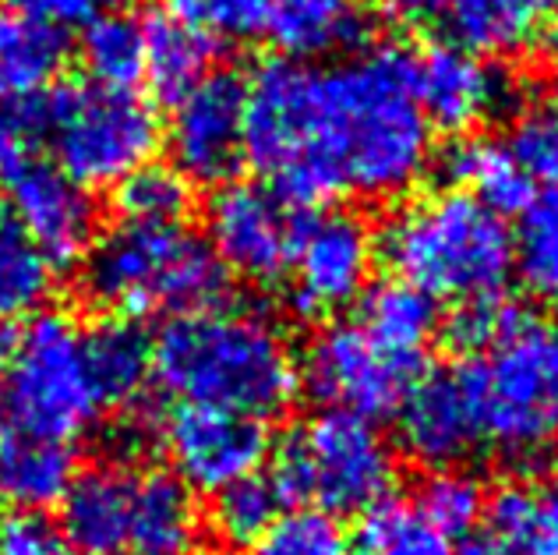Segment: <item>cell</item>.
<instances>
[{
	"instance_id": "obj_1",
	"label": "cell",
	"mask_w": 558,
	"mask_h": 555,
	"mask_svg": "<svg viewBox=\"0 0 558 555\" xmlns=\"http://www.w3.org/2000/svg\"><path fill=\"white\" fill-rule=\"evenodd\" d=\"M432 156V128L410 89V50L386 43L322 68L312 159L269 178V192L293 216L343 195L389 202L414 192Z\"/></svg>"
},
{
	"instance_id": "obj_2",
	"label": "cell",
	"mask_w": 558,
	"mask_h": 555,
	"mask_svg": "<svg viewBox=\"0 0 558 555\" xmlns=\"http://www.w3.org/2000/svg\"><path fill=\"white\" fill-rule=\"evenodd\" d=\"M153 383L187 407L272 421L298 400V354L266 312L173 315L153 340Z\"/></svg>"
},
{
	"instance_id": "obj_3",
	"label": "cell",
	"mask_w": 558,
	"mask_h": 555,
	"mask_svg": "<svg viewBox=\"0 0 558 555\" xmlns=\"http://www.w3.org/2000/svg\"><path fill=\"white\" fill-rule=\"evenodd\" d=\"M378 255L396 280L417 287L435 304L502 298L512 280V227L466 192L407 198L378 233Z\"/></svg>"
},
{
	"instance_id": "obj_4",
	"label": "cell",
	"mask_w": 558,
	"mask_h": 555,
	"mask_svg": "<svg viewBox=\"0 0 558 555\" xmlns=\"http://www.w3.org/2000/svg\"><path fill=\"white\" fill-rule=\"evenodd\" d=\"M223 262L202 233L184 224L142 227L117 224L99 233L82 258V287L102 312L121 318L191 315L223 309L230 301Z\"/></svg>"
},
{
	"instance_id": "obj_5",
	"label": "cell",
	"mask_w": 558,
	"mask_h": 555,
	"mask_svg": "<svg viewBox=\"0 0 558 555\" xmlns=\"http://www.w3.org/2000/svg\"><path fill=\"white\" fill-rule=\"evenodd\" d=\"M96 397L85 329L61 312L0 326V429L75 446L96 429Z\"/></svg>"
},
{
	"instance_id": "obj_6",
	"label": "cell",
	"mask_w": 558,
	"mask_h": 555,
	"mask_svg": "<svg viewBox=\"0 0 558 555\" xmlns=\"http://www.w3.org/2000/svg\"><path fill=\"white\" fill-rule=\"evenodd\" d=\"M269 485L283 506H315L332 517L368 514L392 495L400 460L375 421L318 411L269 449Z\"/></svg>"
},
{
	"instance_id": "obj_7",
	"label": "cell",
	"mask_w": 558,
	"mask_h": 555,
	"mask_svg": "<svg viewBox=\"0 0 558 555\" xmlns=\"http://www.w3.org/2000/svg\"><path fill=\"white\" fill-rule=\"evenodd\" d=\"M484 446L531 471L558 446V326L534 312L502 343L463 358Z\"/></svg>"
},
{
	"instance_id": "obj_8",
	"label": "cell",
	"mask_w": 558,
	"mask_h": 555,
	"mask_svg": "<svg viewBox=\"0 0 558 555\" xmlns=\"http://www.w3.org/2000/svg\"><path fill=\"white\" fill-rule=\"evenodd\" d=\"M43 149L82 188L121 184L156 156L163 124L135 89L75 82L43 96Z\"/></svg>"
},
{
	"instance_id": "obj_9",
	"label": "cell",
	"mask_w": 558,
	"mask_h": 555,
	"mask_svg": "<svg viewBox=\"0 0 558 555\" xmlns=\"http://www.w3.org/2000/svg\"><path fill=\"white\" fill-rule=\"evenodd\" d=\"M424 375V358L392 354L357 323H329L298 358V383L322 411L392 418Z\"/></svg>"
},
{
	"instance_id": "obj_10",
	"label": "cell",
	"mask_w": 558,
	"mask_h": 555,
	"mask_svg": "<svg viewBox=\"0 0 558 555\" xmlns=\"http://www.w3.org/2000/svg\"><path fill=\"white\" fill-rule=\"evenodd\" d=\"M378 258V233L354 209H322L298 220L290 255V309L326 318L361 301Z\"/></svg>"
},
{
	"instance_id": "obj_11",
	"label": "cell",
	"mask_w": 558,
	"mask_h": 555,
	"mask_svg": "<svg viewBox=\"0 0 558 555\" xmlns=\"http://www.w3.org/2000/svg\"><path fill=\"white\" fill-rule=\"evenodd\" d=\"M244 82V164L276 178L301 167L315 149L322 68L272 53L252 64Z\"/></svg>"
},
{
	"instance_id": "obj_12",
	"label": "cell",
	"mask_w": 558,
	"mask_h": 555,
	"mask_svg": "<svg viewBox=\"0 0 558 555\" xmlns=\"http://www.w3.org/2000/svg\"><path fill=\"white\" fill-rule=\"evenodd\" d=\"M298 220L269 188L255 181L219 184L205 206V244L230 276L276 287L287 280Z\"/></svg>"
},
{
	"instance_id": "obj_13",
	"label": "cell",
	"mask_w": 558,
	"mask_h": 555,
	"mask_svg": "<svg viewBox=\"0 0 558 555\" xmlns=\"http://www.w3.org/2000/svg\"><path fill=\"white\" fill-rule=\"evenodd\" d=\"M159 443L170 463L167 471L205 495L258 474L272 449L266 421L187 403H178L159 421Z\"/></svg>"
},
{
	"instance_id": "obj_14",
	"label": "cell",
	"mask_w": 558,
	"mask_h": 555,
	"mask_svg": "<svg viewBox=\"0 0 558 555\" xmlns=\"http://www.w3.org/2000/svg\"><path fill=\"white\" fill-rule=\"evenodd\" d=\"M8 188V216L25 230L53 269L82 266L99 238L89 188L71 181L47 156H33L0 173Z\"/></svg>"
},
{
	"instance_id": "obj_15",
	"label": "cell",
	"mask_w": 558,
	"mask_h": 555,
	"mask_svg": "<svg viewBox=\"0 0 558 555\" xmlns=\"http://www.w3.org/2000/svg\"><path fill=\"white\" fill-rule=\"evenodd\" d=\"M163 138L173 167L191 184H227L244 167V82L233 71H213L170 104Z\"/></svg>"
},
{
	"instance_id": "obj_16",
	"label": "cell",
	"mask_w": 558,
	"mask_h": 555,
	"mask_svg": "<svg viewBox=\"0 0 558 555\" xmlns=\"http://www.w3.org/2000/svg\"><path fill=\"white\" fill-rule=\"evenodd\" d=\"M410 89L428 128L446 135H474V128L509 104V82L495 61L470 53L449 39L410 50Z\"/></svg>"
},
{
	"instance_id": "obj_17",
	"label": "cell",
	"mask_w": 558,
	"mask_h": 555,
	"mask_svg": "<svg viewBox=\"0 0 558 555\" xmlns=\"http://www.w3.org/2000/svg\"><path fill=\"white\" fill-rule=\"evenodd\" d=\"M392 418L400 453L428 471L463 467L484 446L477 403L460 364L424 372Z\"/></svg>"
},
{
	"instance_id": "obj_18",
	"label": "cell",
	"mask_w": 558,
	"mask_h": 555,
	"mask_svg": "<svg viewBox=\"0 0 558 555\" xmlns=\"http://www.w3.org/2000/svg\"><path fill=\"white\" fill-rule=\"evenodd\" d=\"M131 488H135V463L124 460H107L75 474L61 499V531L71 552L128 555Z\"/></svg>"
},
{
	"instance_id": "obj_19",
	"label": "cell",
	"mask_w": 558,
	"mask_h": 555,
	"mask_svg": "<svg viewBox=\"0 0 558 555\" xmlns=\"http://www.w3.org/2000/svg\"><path fill=\"white\" fill-rule=\"evenodd\" d=\"M262 39L312 64V57L357 50L368 39V8L364 0H262Z\"/></svg>"
},
{
	"instance_id": "obj_20",
	"label": "cell",
	"mask_w": 558,
	"mask_h": 555,
	"mask_svg": "<svg viewBox=\"0 0 558 555\" xmlns=\"http://www.w3.org/2000/svg\"><path fill=\"white\" fill-rule=\"evenodd\" d=\"M202 534L205 520L195 492L163 467L135 463L128 555H195Z\"/></svg>"
},
{
	"instance_id": "obj_21",
	"label": "cell",
	"mask_w": 558,
	"mask_h": 555,
	"mask_svg": "<svg viewBox=\"0 0 558 555\" xmlns=\"http://www.w3.org/2000/svg\"><path fill=\"white\" fill-rule=\"evenodd\" d=\"M435 170L446 188L466 192L488 206L502 220L523 216L537 195V184L526 178L523 167L512 159L506 142L488 135H457L435 159Z\"/></svg>"
},
{
	"instance_id": "obj_22",
	"label": "cell",
	"mask_w": 558,
	"mask_h": 555,
	"mask_svg": "<svg viewBox=\"0 0 558 555\" xmlns=\"http://www.w3.org/2000/svg\"><path fill=\"white\" fill-rule=\"evenodd\" d=\"M68 43L61 28L33 11L0 8V110L43 99L64 71Z\"/></svg>"
},
{
	"instance_id": "obj_23",
	"label": "cell",
	"mask_w": 558,
	"mask_h": 555,
	"mask_svg": "<svg viewBox=\"0 0 558 555\" xmlns=\"http://www.w3.org/2000/svg\"><path fill=\"white\" fill-rule=\"evenodd\" d=\"M558 0H449L442 11L449 43L498 61L537 47Z\"/></svg>"
},
{
	"instance_id": "obj_24",
	"label": "cell",
	"mask_w": 558,
	"mask_h": 555,
	"mask_svg": "<svg viewBox=\"0 0 558 555\" xmlns=\"http://www.w3.org/2000/svg\"><path fill=\"white\" fill-rule=\"evenodd\" d=\"M85 361L107 411H135L153 386V336L135 318L107 315L85 329Z\"/></svg>"
},
{
	"instance_id": "obj_25",
	"label": "cell",
	"mask_w": 558,
	"mask_h": 555,
	"mask_svg": "<svg viewBox=\"0 0 558 555\" xmlns=\"http://www.w3.org/2000/svg\"><path fill=\"white\" fill-rule=\"evenodd\" d=\"M75 474V446L0 429V506L47 514L61 506Z\"/></svg>"
},
{
	"instance_id": "obj_26",
	"label": "cell",
	"mask_w": 558,
	"mask_h": 555,
	"mask_svg": "<svg viewBox=\"0 0 558 555\" xmlns=\"http://www.w3.org/2000/svg\"><path fill=\"white\" fill-rule=\"evenodd\" d=\"M357 326L392 354L424 358V350L432 347L438 326H442V315L428 294L389 276L361 294Z\"/></svg>"
},
{
	"instance_id": "obj_27",
	"label": "cell",
	"mask_w": 558,
	"mask_h": 555,
	"mask_svg": "<svg viewBox=\"0 0 558 555\" xmlns=\"http://www.w3.org/2000/svg\"><path fill=\"white\" fill-rule=\"evenodd\" d=\"M216 39L198 33L173 14L145 22V82L163 104H178L202 79L213 75Z\"/></svg>"
},
{
	"instance_id": "obj_28",
	"label": "cell",
	"mask_w": 558,
	"mask_h": 555,
	"mask_svg": "<svg viewBox=\"0 0 558 555\" xmlns=\"http://www.w3.org/2000/svg\"><path fill=\"white\" fill-rule=\"evenodd\" d=\"M78 57L85 82L135 89L145 79V22L128 11H102L82 25Z\"/></svg>"
},
{
	"instance_id": "obj_29",
	"label": "cell",
	"mask_w": 558,
	"mask_h": 555,
	"mask_svg": "<svg viewBox=\"0 0 558 555\" xmlns=\"http://www.w3.org/2000/svg\"><path fill=\"white\" fill-rule=\"evenodd\" d=\"M53 266L25 238V230L0 213V326L28 323L53 294Z\"/></svg>"
},
{
	"instance_id": "obj_30",
	"label": "cell",
	"mask_w": 558,
	"mask_h": 555,
	"mask_svg": "<svg viewBox=\"0 0 558 555\" xmlns=\"http://www.w3.org/2000/svg\"><path fill=\"white\" fill-rule=\"evenodd\" d=\"M512 244H517L512 276H520L537 304L558 312V184L537 192L523 209L520 227L512 230Z\"/></svg>"
},
{
	"instance_id": "obj_31",
	"label": "cell",
	"mask_w": 558,
	"mask_h": 555,
	"mask_svg": "<svg viewBox=\"0 0 558 555\" xmlns=\"http://www.w3.org/2000/svg\"><path fill=\"white\" fill-rule=\"evenodd\" d=\"M113 202L121 224L173 227L184 224V216L195 206V184L173 164L149 159L135 173H128L121 184H113Z\"/></svg>"
},
{
	"instance_id": "obj_32",
	"label": "cell",
	"mask_w": 558,
	"mask_h": 555,
	"mask_svg": "<svg viewBox=\"0 0 558 555\" xmlns=\"http://www.w3.org/2000/svg\"><path fill=\"white\" fill-rule=\"evenodd\" d=\"M354 555H457V548L417 514L414 503L389 495L364 514Z\"/></svg>"
},
{
	"instance_id": "obj_33",
	"label": "cell",
	"mask_w": 558,
	"mask_h": 555,
	"mask_svg": "<svg viewBox=\"0 0 558 555\" xmlns=\"http://www.w3.org/2000/svg\"><path fill=\"white\" fill-rule=\"evenodd\" d=\"M414 506L438 534L457 542V538H470L481 528L488 492H484L481 478L463 471V467H446V471H428V478L417 485Z\"/></svg>"
},
{
	"instance_id": "obj_34",
	"label": "cell",
	"mask_w": 558,
	"mask_h": 555,
	"mask_svg": "<svg viewBox=\"0 0 558 555\" xmlns=\"http://www.w3.org/2000/svg\"><path fill=\"white\" fill-rule=\"evenodd\" d=\"M279 514H283V503H279L269 478L252 474L213 495L209 528L216 542H223L227 548H255Z\"/></svg>"
},
{
	"instance_id": "obj_35",
	"label": "cell",
	"mask_w": 558,
	"mask_h": 555,
	"mask_svg": "<svg viewBox=\"0 0 558 555\" xmlns=\"http://www.w3.org/2000/svg\"><path fill=\"white\" fill-rule=\"evenodd\" d=\"M506 149L534 184H558V89H537L509 121Z\"/></svg>"
},
{
	"instance_id": "obj_36",
	"label": "cell",
	"mask_w": 558,
	"mask_h": 555,
	"mask_svg": "<svg viewBox=\"0 0 558 555\" xmlns=\"http://www.w3.org/2000/svg\"><path fill=\"white\" fill-rule=\"evenodd\" d=\"M255 555H354V542L343 531L340 517L315 506L283 509L272 528L258 538Z\"/></svg>"
},
{
	"instance_id": "obj_37",
	"label": "cell",
	"mask_w": 558,
	"mask_h": 555,
	"mask_svg": "<svg viewBox=\"0 0 558 555\" xmlns=\"http://www.w3.org/2000/svg\"><path fill=\"white\" fill-rule=\"evenodd\" d=\"M526 315H531V309H523V304L509 301L502 294V298L457 304L452 315L438 329L446 333V343L457 350V354L477 358V354H484V350H492L495 343H502Z\"/></svg>"
},
{
	"instance_id": "obj_38",
	"label": "cell",
	"mask_w": 558,
	"mask_h": 555,
	"mask_svg": "<svg viewBox=\"0 0 558 555\" xmlns=\"http://www.w3.org/2000/svg\"><path fill=\"white\" fill-rule=\"evenodd\" d=\"M167 14L213 39L262 36V0H167Z\"/></svg>"
},
{
	"instance_id": "obj_39",
	"label": "cell",
	"mask_w": 558,
	"mask_h": 555,
	"mask_svg": "<svg viewBox=\"0 0 558 555\" xmlns=\"http://www.w3.org/2000/svg\"><path fill=\"white\" fill-rule=\"evenodd\" d=\"M0 555H71V545L50 514L8 509L0 517Z\"/></svg>"
},
{
	"instance_id": "obj_40",
	"label": "cell",
	"mask_w": 558,
	"mask_h": 555,
	"mask_svg": "<svg viewBox=\"0 0 558 555\" xmlns=\"http://www.w3.org/2000/svg\"><path fill=\"white\" fill-rule=\"evenodd\" d=\"M28 11L36 14V19H43L47 25L53 28H75V25H85L89 19H96V8L93 0H28Z\"/></svg>"
},
{
	"instance_id": "obj_41",
	"label": "cell",
	"mask_w": 558,
	"mask_h": 555,
	"mask_svg": "<svg viewBox=\"0 0 558 555\" xmlns=\"http://www.w3.org/2000/svg\"><path fill=\"white\" fill-rule=\"evenodd\" d=\"M381 11L400 25H424L442 19V11L449 8V0H378Z\"/></svg>"
},
{
	"instance_id": "obj_42",
	"label": "cell",
	"mask_w": 558,
	"mask_h": 555,
	"mask_svg": "<svg viewBox=\"0 0 558 555\" xmlns=\"http://www.w3.org/2000/svg\"><path fill=\"white\" fill-rule=\"evenodd\" d=\"M558 8V4H555ZM534 50H541L548 57V61H555L558 64V14H551L548 19V25H545V33H541V39H537V47Z\"/></svg>"
},
{
	"instance_id": "obj_43",
	"label": "cell",
	"mask_w": 558,
	"mask_h": 555,
	"mask_svg": "<svg viewBox=\"0 0 558 555\" xmlns=\"http://www.w3.org/2000/svg\"><path fill=\"white\" fill-rule=\"evenodd\" d=\"M128 4H135V0H93V8H96V11H99V8H102V11H124Z\"/></svg>"
},
{
	"instance_id": "obj_44",
	"label": "cell",
	"mask_w": 558,
	"mask_h": 555,
	"mask_svg": "<svg viewBox=\"0 0 558 555\" xmlns=\"http://www.w3.org/2000/svg\"><path fill=\"white\" fill-rule=\"evenodd\" d=\"M19 4H28V0H0V8H19Z\"/></svg>"
},
{
	"instance_id": "obj_45",
	"label": "cell",
	"mask_w": 558,
	"mask_h": 555,
	"mask_svg": "<svg viewBox=\"0 0 558 555\" xmlns=\"http://www.w3.org/2000/svg\"><path fill=\"white\" fill-rule=\"evenodd\" d=\"M555 495H558V485H555Z\"/></svg>"
}]
</instances>
